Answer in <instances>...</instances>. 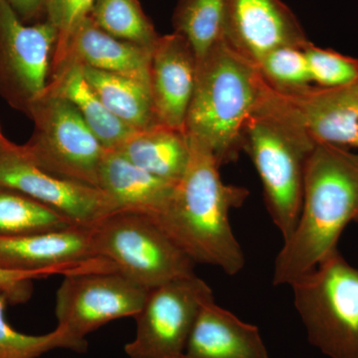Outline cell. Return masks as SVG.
Here are the masks:
<instances>
[{
	"instance_id": "cell-1",
	"label": "cell",
	"mask_w": 358,
	"mask_h": 358,
	"mask_svg": "<svg viewBox=\"0 0 358 358\" xmlns=\"http://www.w3.org/2000/svg\"><path fill=\"white\" fill-rule=\"evenodd\" d=\"M189 138L190 159L166 210L155 219L160 227L195 264L220 268L233 275L245 265L243 250L230 223V212L240 208L249 190L227 185L210 150Z\"/></svg>"
},
{
	"instance_id": "cell-2",
	"label": "cell",
	"mask_w": 358,
	"mask_h": 358,
	"mask_svg": "<svg viewBox=\"0 0 358 358\" xmlns=\"http://www.w3.org/2000/svg\"><path fill=\"white\" fill-rule=\"evenodd\" d=\"M358 223V155L317 145L306 167L300 217L275 261L273 285H291L338 250L350 223Z\"/></svg>"
},
{
	"instance_id": "cell-3",
	"label": "cell",
	"mask_w": 358,
	"mask_h": 358,
	"mask_svg": "<svg viewBox=\"0 0 358 358\" xmlns=\"http://www.w3.org/2000/svg\"><path fill=\"white\" fill-rule=\"evenodd\" d=\"M266 82L255 65L224 41L199 61L185 133L205 145L222 166L242 152V134L262 102Z\"/></svg>"
},
{
	"instance_id": "cell-4",
	"label": "cell",
	"mask_w": 358,
	"mask_h": 358,
	"mask_svg": "<svg viewBox=\"0 0 358 358\" xmlns=\"http://www.w3.org/2000/svg\"><path fill=\"white\" fill-rule=\"evenodd\" d=\"M315 145L294 122L262 103L245 124L242 150L255 166L268 215L284 241L300 217L306 167Z\"/></svg>"
},
{
	"instance_id": "cell-5",
	"label": "cell",
	"mask_w": 358,
	"mask_h": 358,
	"mask_svg": "<svg viewBox=\"0 0 358 358\" xmlns=\"http://www.w3.org/2000/svg\"><path fill=\"white\" fill-rule=\"evenodd\" d=\"M289 286L310 345L329 358H358V268L338 249Z\"/></svg>"
},
{
	"instance_id": "cell-6",
	"label": "cell",
	"mask_w": 358,
	"mask_h": 358,
	"mask_svg": "<svg viewBox=\"0 0 358 358\" xmlns=\"http://www.w3.org/2000/svg\"><path fill=\"white\" fill-rule=\"evenodd\" d=\"M99 256L148 289L194 275V261L152 216L120 210L94 226Z\"/></svg>"
},
{
	"instance_id": "cell-7",
	"label": "cell",
	"mask_w": 358,
	"mask_h": 358,
	"mask_svg": "<svg viewBox=\"0 0 358 358\" xmlns=\"http://www.w3.org/2000/svg\"><path fill=\"white\" fill-rule=\"evenodd\" d=\"M28 117L35 129L22 145L26 155L47 173L98 187L99 169L108 150L76 108L62 96L45 91Z\"/></svg>"
},
{
	"instance_id": "cell-8",
	"label": "cell",
	"mask_w": 358,
	"mask_h": 358,
	"mask_svg": "<svg viewBox=\"0 0 358 358\" xmlns=\"http://www.w3.org/2000/svg\"><path fill=\"white\" fill-rule=\"evenodd\" d=\"M148 291L117 271L66 275L56 293V329L71 350L87 352V336L113 320L136 317Z\"/></svg>"
},
{
	"instance_id": "cell-9",
	"label": "cell",
	"mask_w": 358,
	"mask_h": 358,
	"mask_svg": "<svg viewBox=\"0 0 358 358\" xmlns=\"http://www.w3.org/2000/svg\"><path fill=\"white\" fill-rule=\"evenodd\" d=\"M59 32L48 20L28 25L0 0V95L28 115L50 77Z\"/></svg>"
},
{
	"instance_id": "cell-10",
	"label": "cell",
	"mask_w": 358,
	"mask_h": 358,
	"mask_svg": "<svg viewBox=\"0 0 358 358\" xmlns=\"http://www.w3.org/2000/svg\"><path fill=\"white\" fill-rule=\"evenodd\" d=\"M213 298L210 287L196 275L150 289L134 317L136 336L124 352L131 358H185L200 308Z\"/></svg>"
},
{
	"instance_id": "cell-11",
	"label": "cell",
	"mask_w": 358,
	"mask_h": 358,
	"mask_svg": "<svg viewBox=\"0 0 358 358\" xmlns=\"http://www.w3.org/2000/svg\"><path fill=\"white\" fill-rule=\"evenodd\" d=\"M0 186L41 202L80 226L93 227L119 207L94 186L59 178L37 166L22 145L0 141Z\"/></svg>"
},
{
	"instance_id": "cell-12",
	"label": "cell",
	"mask_w": 358,
	"mask_h": 358,
	"mask_svg": "<svg viewBox=\"0 0 358 358\" xmlns=\"http://www.w3.org/2000/svg\"><path fill=\"white\" fill-rule=\"evenodd\" d=\"M93 227L74 225L28 236L0 237V268L46 277L115 271L112 263L99 256Z\"/></svg>"
},
{
	"instance_id": "cell-13",
	"label": "cell",
	"mask_w": 358,
	"mask_h": 358,
	"mask_svg": "<svg viewBox=\"0 0 358 358\" xmlns=\"http://www.w3.org/2000/svg\"><path fill=\"white\" fill-rule=\"evenodd\" d=\"M262 103L294 122L315 145L358 150V99L343 87L310 85L278 92L267 84Z\"/></svg>"
},
{
	"instance_id": "cell-14",
	"label": "cell",
	"mask_w": 358,
	"mask_h": 358,
	"mask_svg": "<svg viewBox=\"0 0 358 358\" xmlns=\"http://www.w3.org/2000/svg\"><path fill=\"white\" fill-rule=\"evenodd\" d=\"M222 38L255 66L274 49L310 42L282 0H226Z\"/></svg>"
},
{
	"instance_id": "cell-15",
	"label": "cell",
	"mask_w": 358,
	"mask_h": 358,
	"mask_svg": "<svg viewBox=\"0 0 358 358\" xmlns=\"http://www.w3.org/2000/svg\"><path fill=\"white\" fill-rule=\"evenodd\" d=\"M197 68L195 52L182 35L173 31L155 42L150 55V87L160 124L185 131Z\"/></svg>"
},
{
	"instance_id": "cell-16",
	"label": "cell",
	"mask_w": 358,
	"mask_h": 358,
	"mask_svg": "<svg viewBox=\"0 0 358 358\" xmlns=\"http://www.w3.org/2000/svg\"><path fill=\"white\" fill-rule=\"evenodd\" d=\"M152 50L115 38L103 31L88 15L56 46L51 69L63 62H75L150 85Z\"/></svg>"
},
{
	"instance_id": "cell-17",
	"label": "cell",
	"mask_w": 358,
	"mask_h": 358,
	"mask_svg": "<svg viewBox=\"0 0 358 358\" xmlns=\"http://www.w3.org/2000/svg\"><path fill=\"white\" fill-rule=\"evenodd\" d=\"M185 358H268L258 327L207 301L186 345Z\"/></svg>"
},
{
	"instance_id": "cell-18",
	"label": "cell",
	"mask_w": 358,
	"mask_h": 358,
	"mask_svg": "<svg viewBox=\"0 0 358 358\" xmlns=\"http://www.w3.org/2000/svg\"><path fill=\"white\" fill-rule=\"evenodd\" d=\"M176 185L141 169L115 150H107L99 169L98 188L114 200L120 210L154 218L166 210Z\"/></svg>"
},
{
	"instance_id": "cell-19",
	"label": "cell",
	"mask_w": 358,
	"mask_h": 358,
	"mask_svg": "<svg viewBox=\"0 0 358 358\" xmlns=\"http://www.w3.org/2000/svg\"><path fill=\"white\" fill-rule=\"evenodd\" d=\"M46 91L69 101L106 150H117L136 131L105 107L78 63L63 62L52 68Z\"/></svg>"
},
{
	"instance_id": "cell-20",
	"label": "cell",
	"mask_w": 358,
	"mask_h": 358,
	"mask_svg": "<svg viewBox=\"0 0 358 358\" xmlns=\"http://www.w3.org/2000/svg\"><path fill=\"white\" fill-rule=\"evenodd\" d=\"M115 150L141 169L174 183L183 178L190 159V141L185 131L164 124L134 131Z\"/></svg>"
},
{
	"instance_id": "cell-21",
	"label": "cell",
	"mask_w": 358,
	"mask_h": 358,
	"mask_svg": "<svg viewBox=\"0 0 358 358\" xmlns=\"http://www.w3.org/2000/svg\"><path fill=\"white\" fill-rule=\"evenodd\" d=\"M82 67L90 86L120 121L136 131L160 124L155 115L150 85L95 68Z\"/></svg>"
},
{
	"instance_id": "cell-22",
	"label": "cell",
	"mask_w": 358,
	"mask_h": 358,
	"mask_svg": "<svg viewBox=\"0 0 358 358\" xmlns=\"http://www.w3.org/2000/svg\"><path fill=\"white\" fill-rule=\"evenodd\" d=\"M76 225L41 202L0 186V237H20Z\"/></svg>"
},
{
	"instance_id": "cell-23",
	"label": "cell",
	"mask_w": 358,
	"mask_h": 358,
	"mask_svg": "<svg viewBox=\"0 0 358 358\" xmlns=\"http://www.w3.org/2000/svg\"><path fill=\"white\" fill-rule=\"evenodd\" d=\"M226 0H179L173 13L174 32L192 45L197 60L222 38Z\"/></svg>"
},
{
	"instance_id": "cell-24",
	"label": "cell",
	"mask_w": 358,
	"mask_h": 358,
	"mask_svg": "<svg viewBox=\"0 0 358 358\" xmlns=\"http://www.w3.org/2000/svg\"><path fill=\"white\" fill-rule=\"evenodd\" d=\"M115 38L152 49L159 35L138 0H95L89 14Z\"/></svg>"
},
{
	"instance_id": "cell-25",
	"label": "cell",
	"mask_w": 358,
	"mask_h": 358,
	"mask_svg": "<svg viewBox=\"0 0 358 358\" xmlns=\"http://www.w3.org/2000/svg\"><path fill=\"white\" fill-rule=\"evenodd\" d=\"M264 81L278 92H294L313 85L305 50L280 47L268 52L256 64Z\"/></svg>"
},
{
	"instance_id": "cell-26",
	"label": "cell",
	"mask_w": 358,
	"mask_h": 358,
	"mask_svg": "<svg viewBox=\"0 0 358 358\" xmlns=\"http://www.w3.org/2000/svg\"><path fill=\"white\" fill-rule=\"evenodd\" d=\"M7 303L6 296L0 294V358H38L57 348L71 350L69 341L58 329L42 336L15 331L4 317Z\"/></svg>"
},
{
	"instance_id": "cell-27",
	"label": "cell",
	"mask_w": 358,
	"mask_h": 358,
	"mask_svg": "<svg viewBox=\"0 0 358 358\" xmlns=\"http://www.w3.org/2000/svg\"><path fill=\"white\" fill-rule=\"evenodd\" d=\"M313 84L320 88H341L358 81V60L310 42L303 48Z\"/></svg>"
},
{
	"instance_id": "cell-28",
	"label": "cell",
	"mask_w": 358,
	"mask_h": 358,
	"mask_svg": "<svg viewBox=\"0 0 358 358\" xmlns=\"http://www.w3.org/2000/svg\"><path fill=\"white\" fill-rule=\"evenodd\" d=\"M94 2L95 0H48L46 20L57 28V45L62 43L73 28L89 15Z\"/></svg>"
},
{
	"instance_id": "cell-29",
	"label": "cell",
	"mask_w": 358,
	"mask_h": 358,
	"mask_svg": "<svg viewBox=\"0 0 358 358\" xmlns=\"http://www.w3.org/2000/svg\"><path fill=\"white\" fill-rule=\"evenodd\" d=\"M45 277L41 273L0 268V294L9 303H24L31 298L33 280Z\"/></svg>"
},
{
	"instance_id": "cell-30",
	"label": "cell",
	"mask_w": 358,
	"mask_h": 358,
	"mask_svg": "<svg viewBox=\"0 0 358 358\" xmlns=\"http://www.w3.org/2000/svg\"><path fill=\"white\" fill-rule=\"evenodd\" d=\"M7 2L24 23L37 21L46 16L48 0H7Z\"/></svg>"
},
{
	"instance_id": "cell-31",
	"label": "cell",
	"mask_w": 358,
	"mask_h": 358,
	"mask_svg": "<svg viewBox=\"0 0 358 358\" xmlns=\"http://www.w3.org/2000/svg\"><path fill=\"white\" fill-rule=\"evenodd\" d=\"M353 96L358 99V81L357 83L350 85V86L343 87Z\"/></svg>"
},
{
	"instance_id": "cell-32",
	"label": "cell",
	"mask_w": 358,
	"mask_h": 358,
	"mask_svg": "<svg viewBox=\"0 0 358 358\" xmlns=\"http://www.w3.org/2000/svg\"><path fill=\"white\" fill-rule=\"evenodd\" d=\"M4 136H2V134H1V129H0V141H1L2 138H3Z\"/></svg>"
}]
</instances>
